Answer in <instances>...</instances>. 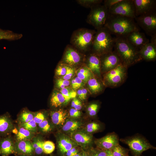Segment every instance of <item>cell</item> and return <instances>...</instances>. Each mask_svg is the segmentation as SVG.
<instances>
[{
	"label": "cell",
	"instance_id": "cell-41",
	"mask_svg": "<svg viewBox=\"0 0 156 156\" xmlns=\"http://www.w3.org/2000/svg\"><path fill=\"white\" fill-rule=\"evenodd\" d=\"M70 84L69 80L64 79L61 78L57 79L56 81V85L57 87L60 89L67 87Z\"/></svg>",
	"mask_w": 156,
	"mask_h": 156
},
{
	"label": "cell",
	"instance_id": "cell-44",
	"mask_svg": "<svg viewBox=\"0 0 156 156\" xmlns=\"http://www.w3.org/2000/svg\"><path fill=\"white\" fill-rule=\"evenodd\" d=\"M122 0H105L103 5L108 10L113 5Z\"/></svg>",
	"mask_w": 156,
	"mask_h": 156
},
{
	"label": "cell",
	"instance_id": "cell-51",
	"mask_svg": "<svg viewBox=\"0 0 156 156\" xmlns=\"http://www.w3.org/2000/svg\"><path fill=\"white\" fill-rule=\"evenodd\" d=\"M80 153L81 156H92L88 151H82Z\"/></svg>",
	"mask_w": 156,
	"mask_h": 156
},
{
	"label": "cell",
	"instance_id": "cell-8",
	"mask_svg": "<svg viewBox=\"0 0 156 156\" xmlns=\"http://www.w3.org/2000/svg\"><path fill=\"white\" fill-rule=\"evenodd\" d=\"M134 19L147 35H156V12L136 17Z\"/></svg>",
	"mask_w": 156,
	"mask_h": 156
},
{
	"label": "cell",
	"instance_id": "cell-46",
	"mask_svg": "<svg viewBox=\"0 0 156 156\" xmlns=\"http://www.w3.org/2000/svg\"><path fill=\"white\" fill-rule=\"evenodd\" d=\"M69 115L70 116L73 118H77L79 117L81 115V112L74 108L71 109L69 111Z\"/></svg>",
	"mask_w": 156,
	"mask_h": 156
},
{
	"label": "cell",
	"instance_id": "cell-56",
	"mask_svg": "<svg viewBox=\"0 0 156 156\" xmlns=\"http://www.w3.org/2000/svg\"><path fill=\"white\" fill-rule=\"evenodd\" d=\"M1 155V151H0V155Z\"/></svg>",
	"mask_w": 156,
	"mask_h": 156
},
{
	"label": "cell",
	"instance_id": "cell-49",
	"mask_svg": "<svg viewBox=\"0 0 156 156\" xmlns=\"http://www.w3.org/2000/svg\"><path fill=\"white\" fill-rule=\"evenodd\" d=\"M83 96V100L85 99L88 93L87 90L85 88L81 89Z\"/></svg>",
	"mask_w": 156,
	"mask_h": 156
},
{
	"label": "cell",
	"instance_id": "cell-50",
	"mask_svg": "<svg viewBox=\"0 0 156 156\" xmlns=\"http://www.w3.org/2000/svg\"><path fill=\"white\" fill-rule=\"evenodd\" d=\"M71 85L72 89L74 90H77V86L76 82L74 79H73L72 80L71 82Z\"/></svg>",
	"mask_w": 156,
	"mask_h": 156
},
{
	"label": "cell",
	"instance_id": "cell-24",
	"mask_svg": "<svg viewBox=\"0 0 156 156\" xmlns=\"http://www.w3.org/2000/svg\"><path fill=\"white\" fill-rule=\"evenodd\" d=\"M15 128L16 129L14 138L15 141L31 140L36 134L18 125L15 127Z\"/></svg>",
	"mask_w": 156,
	"mask_h": 156
},
{
	"label": "cell",
	"instance_id": "cell-16",
	"mask_svg": "<svg viewBox=\"0 0 156 156\" xmlns=\"http://www.w3.org/2000/svg\"><path fill=\"white\" fill-rule=\"evenodd\" d=\"M125 37L131 45L138 50L150 42L144 33L140 32L139 30L133 31Z\"/></svg>",
	"mask_w": 156,
	"mask_h": 156
},
{
	"label": "cell",
	"instance_id": "cell-15",
	"mask_svg": "<svg viewBox=\"0 0 156 156\" xmlns=\"http://www.w3.org/2000/svg\"><path fill=\"white\" fill-rule=\"evenodd\" d=\"M77 145L88 148L94 143L92 134L86 131L77 130L71 133L70 137Z\"/></svg>",
	"mask_w": 156,
	"mask_h": 156
},
{
	"label": "cell",
	"instance_id": "cell-35",
	"mask_svg": "<svg viewBox=\"0 0 156 156\" xmlns=\"http://www.w3.org/2000/svg\"><path fill=\"white\" fill-rule=\"evenodd\" d=\"M18 125L23 127L33 133L35 134L38 133L37 125L33 120L27 123Z\"/></svg>",
	"mask_w": 156,
	"mask_h": 156
},
{
	"label": "cell",
	"instance_id": "cell-31",
	"mask_svg": "<svg viewBox=\"0 0 156 156\" xmlns=\"http://www.w3.org/2000/svg\"><path fill=\"white\" fill-rule=\"evenodd\" d=\"M104 126L99 121H94L90 122L86 127V131L92 134V133L99 132L103 129Z\"/></svg>",
	"mask_w": 156,
	"mask_h": 156
},
{
	"label": "cell",
	"instance_id": "cell-54",
	"mask_svg": "<svg viewBox=\"0 0 156 156\" xmlns=\"http://www.w3.org/2000/svg\"><path fill=\"white\" fill-rule=\"evenodd\" d=\"M74 156H81V153H78Z\"/></svg>",
	"mask_w": 156,
	"mask_h": 156
},
{
	"label": "cell",
	"instance_id": "cell-22",
	"mask_svg": "<svg viewBox=\"0 0 156 156\" xmlns=\"http://www.w3.org/2000/svg\"><path fill=\"white\" fill-rule=\"evenodd\" d=\"M88 88L91 94L97 95L101 92L106 87L101 78L94 76L87 82Z\"/></svg>",
	"mask_w": 156,
	"mask_h": 156
},
{
	"label": "cell",
	"instance_id": "cell-43",
	"mask_svg": "<svg viewBox=\"0 0 156 156\" xmlns=\"http://www.w3.org/2000/svg\"><path fill=\"white\" fill-rule=\"evenodd\" d=\"M66 72L65 75L62 77L63 79L69 80L73 76L74 73V69L70 66L66 64Z\"/></svg>",
	"mask_w": 156,
	"mask_h": 156
},
{
	"label": "cell",
	"instance_id": "cell-7",
	"mask_svg": "<svg viewBox=\"0 0 156 156\" xmlns=\"http://www.w3.org/2000/svg\"><path fill=\"white\" fill-rule=\"evenodd\" d=\"M109 15L108 10L103 5L99 4L90 9L86 22L97 30L104 27Z\"/></svg>",
	"mask_w": 156,
	"mask_h": 156
},
{
	"label": "cell",
	"instance_id": "cell-29",
	"mask_svg": "<svg viewBox=\"0 0 156 156\" xmlns=\"http://www.w3.org/2000/svg\"><path fill=\"white\" fill-rule=\"evenodd\" d=\"M23 35L21 34L14 33L9 30H4L0 28V40H16L21 38Z\"/></svg>",
	"mask_w": 156,
	"mask_h": 156
},
{
	"label": "cell",
	"instance_id": "cell-1",
	"mask_svg": "<svg viewBox=\"0 0 156 156\" xmlns=\"http://www.w3.org/2000/svg\"><path fill=\"white\" fill-rule=\"evenodd\" d=\"M104 26L116 37H125L131 32L140 29L134 18L110 14Z\"/></svg>",
	"mask_w": 156,
	"mask_h": 156
},
{
	"label": "cell",
	"instance_id": "cell-12",
	"mask_svg": "<svg viewBox=\"0 0 156 156\" xmlns=\"http://www.w3.org/2000/svg\"><path fill=\"white\" fill-rule=\"evenodd\" d=\"M120 139L118 135L114 132L108 133L104 136L94 140L96 147L106 151L112 150L119 144Z\"/></svg>",
	"mask_w": 156,
	"mask_h": 156
},
{
	"label": "cell",
	"instance_id": "cell-45",
	"mask_svg": "<svg viewBox=\"0 0 156 156\" xmlns=\"http://www.w3.org/2000/svg\"><path fill=\"white\" fill-rule=\"evenodd\" d=\"M71 107L78 110H79L82 108L81 102L78 99L74 98L71 104Z\"/></svg>",
	"mask_w": 156,
	"mask_h": 156
},
{
	"label": "cell",
	"instance_id": "cell-17",
	"mask_svg": "<svg viewBox=\"0 0 156 156\" xmlns=\"http://www.w3.org/2000/svg\"><path fill=\"white\" fill-rule=\"evenodd\" d=\"M14 138L10 135L0 138V151L1 156L16 154Z\"/></svg>",
	"mask_w": 156,
	"mask_h": 156
},
{
	"label": "cell",
	"instance_id": "cell-3",
	"mask_svg": "<svg viewBox=\"0 0 156 156\" xmlns=\"http://www.w3.org/2000/svg\"><path fill=\"white\" fill-rule=\"evenodd\" d=\"M114 38L104 26L96 31L91 49V52L99 56L112 51L114 47Z\"/></svg>",
	"mask_w": 156,
	"mask_h": 156
},
{
	"label": "cell",
	"instance_id": "cell-13",
	"mask_svg": "<svg viewBox=\"0 0 156 156\" xmlns=\"http://www.w3.org/2000/svg\"><path fill=\"white\" fill-rule=\"evenodd\" d=\"M136 17L156 11L155 0H133Z\"/></svg>",
	"mask_w": 156,
	"mask_h": 156
},
{
	"label": "cell",
	"instance_id": "cell-57",
	"mask_svg": "<svg viewBox=\"0 0 156 156\" xmlns=\"http://www.w3.org/2000/svg\"></svg>",
	"mask_w": 156,
	"mask_h": 156
},
{
	"label": "cell",
	"instance_id": "cell-9",
	"mask_svg": "<svg viewBox=\"0 0 156 156\" xmlns=\"http://www.w3.org/2000/svg\"><path fill=\"white\" fill-rule=\"evenodd\" d=\"M109 14L135 18V9L133 0H122L109 10Z\"/></svg>",
	"mask_w": 156,
	"mask_h": 156
},
{
	"label": "cell",
	"instance_id": "cell-39",
	"mask_svg": "<svg viewBox=\"0 0 156 156\" xmlns=\"http://www.w3.org/2000/svg\"><path fill=\"white\" fill-rule=\"evenodd\" d=\"M88 151L92 156H107L105 151L97 147L91 146L88 148Z\"/></svg>",
	"mask_w": 156,
	"mask_h": 156
},
{
	"label": "cell",
	"instance_id": "cell-20",
	"mask_svg": "<svg viewBox=\"0 0 156 156\" xmlns=\"http://www.w3.org/2000/svg\"><path fill=\"white\" fill-rule=\"evenodd\" d=\"M57 136V147L60 151L62 154H66L72 148L78 145L70 137L65 134Z\"/></svg>",
	"mask_w": 156,
	"mask_h": 156
},
{
	"label": "cell",
	"instance_id": "cell-32",
	"mask_svg": "<svg viewBox=\"0 0 156 156\" xmlns=\"http://www.w3.org/2000/svg\"><path fill=\"white\" fill-rule=\"evenodd\" d=\"M60 92L65 98V103H67L71 99L75 98L77 95V93L74 90L68 87L61 89Z\"/></svg>",
	"mask_w": 156,
	"mask_h": 156
},
{
	"label": "cell",
	"instance_id": "cell-33",
	"mask_svg": "<svg viewBox=\"0 0 156 156\" xmlns=\"http://www.w3.org/2000/svg\"><path fill=\"white\" fill-rule=\"evenodd\" d=\"M111 151L114 156H129V149L122 146L119 144Z\"/></svg>",
	"mask_w": 156,
	"mask_h": 156
},
{
	"label": "cell",
	"instance_id": "cell-30",
	"mask_svg": "<svg viewBox=\"0 0 156 156\" xmlns=\"http://www.w3.org/2000/svg\"><path fill=\"white\" fill-rule=\"evenodd\" d=\"M37 127L38 133L42 135L50 133L53 130L54 126L52 122L47 119L38 124Z\"/></svg>",
	"mask_w": 156,
	"mask_h": 156
},
{
	"label": "cell",
	"instance_id": "cell-25",
	"mask_svg": "<svg viewBox=\"0 0 156 156\" xmlns=\"http://www.w3.org/2000/svg\"><path fill=\"white\" fill-rule=\"evenodd\" d=\"M35 156H40L44 153L43 146L45 141L42 135L38 133L31 140Z\"/></svg>",
	"mask_w": 156,
	"mask_h": 156
},
{
	"label": "cell",
	"instance_id": "cell-21",
	"mask_svg": "<svg viewBox=\"0 0 156 156\" xmlns=\"http://www.w3.org/2000/svg\"><path fill=\"white\" fill-rule=\"evenodd\" d=\"M15 146L16 151V155L35 156L34 150L31 140L15 141Z\"/></svg>",
	"mask_w": 156,
	"mask_h": 156
},
{
	"label": "cell",
	"instance_id": "cell-5",
	"mask_svg": "<svg viewBox=\"0 0 156 156\" xmlns=\"http://www.w3.org/2000/svg\"><path fill=\"white\" fill-rule=\"evenodd\" d=\"M120 141L127 145L133 156H141L142 153L149 149H156V147L144 136L139 133L120 139Z\"/></svg>",
	"mask_w": 156,
	"mask_h": 156
},
{
	"label": "cell",
	"instance_id": "cell-55",
	"mask_svg": "<svg viewBox=\"0 0 156 156\" xmlns=\"http://www.w3.org/2000/svg\"><path fill=\"white\" fill-rule=\"evenodd\" d=\"M15 156H27L25 155H16Z\"/></svg>",
	"mask_w": 156,
	"mask_h": 156
},
{
	"label": "cell",
	"instance_id": "cell-6",
	"mask_svg": "<svg viewBox=\"0 0 156 156\" xmlns=\"http://www.w3.org/2000/svg\"><path fill=\"white\" fill-rule=\"evenodd\" d=\"M128 68L121 64L104 74L103 81L105 86L118 87L125 81L127 77Z\"/></svg>",
	"mask_w": 156,
	"mask_h": 156
},
{
	"label": "cell",
	"instance_id": "cell-38",
	"mask_svg": "<svg viewBox=\"0 0 156 156\" xmlns=\"http://www.w3.org/2000/svg\"><path fill=\"white\" fill-rule=\"evenodd\" d=\"M55 148V145L53 142L49 140L44 141L43 146L44 153L47 154H51L53 152Z\"/></svg>",
	"mask_w": 156,
	"mask_h": 156
},
{
	"label": "cell",
	"instance_id": "cell-42",
	"mask_svg": "<svg viewBox=\"0 0 156 156\" xmlns=\"http://www.w3.org/2000/svg\"><path fill=\"white\" fill-rule=\"evenodd\" d=\"M66 64L60 63L57 66L55 70V74L58 76H64L66 72Z\"/></svg>",
	"mask_w": 156,
	"mask_h": 156
},
{
	"label": "cell",
	"instance_id": "cell-48",
	"mask_svg": "<svg viewBox=\"0 0 156 156\" xmlns=\"http://www.w3.org/2000/svg\"><path fill=\"white\" fill-rule=\"evenodd\" d=\"M74 79L76 82L77 89L82 88L84 85L85 83L78 77H75Z\"/></svg>",
	"mask_w": 156,
	"mask_h": 156
},
{
	"label": "cell",
	"instance_id": "cell-27",
	"mask_svg": "<svg viewBox=\"0 0 156 156\" xmlns=\"http://www.w3.org/2000/svg\"><path fill=\"white\" fill-rule=\"evenodd\" d=\"M82 124L81 122L74 120H68L66 121L63 125L62 129L63 131L71 133L77 131L81 127Z\"/></svg>",
	"mask_w": 156,
	"mask_h": 156
},
{
	"label": "cell",
	"instance_id": "cell-2",
	"mask_svg": "<svg viewBox=\"0 0 156 156\" xmlns=\"http://www.w3.org/2000/svg\"><path fill=\"white\" fill-rule=\"evenodd\" d=\"M114 49L122 61L128 68L142 60L139 50L131 45L125 37L114 38Z\"/></svg>",
	"mask_w": 156,
	"mask_h": 156
},
{
	"label": "cell",
	"instance_id": "cell-53",
	"mask_svg": "<svg viewBox=\"0 0 156 156\" xmlns=\"http://www.w3.org/2000/svg\"><path fill=\"white\" fill-rule=\"evenodd\" d=\"M105 151L106 153L107 156H114L111 151L107 150Z\"/></svg>",
	"mask_w": 156,
	"mask_h": 156
},
{
	"label": "cell",
	"instance_id": "cell-52",
	"mask_svg": "<svg viewBox=\"0 0 156 156\" xmlns=\"http://www.w3.org/2000/svg\"><path fill=\"white\" fill-rule=\"evenodd\" d=\"M77 93L78 95L79 99L82 100H83V96L81 89L78 90L77 91Z\"/></svg>",
	"mask_w": 156,
	"mask_h": 156
},
{
	"label": "cell",
	"instance_id": "cell-47",
	"mask_svg": "<svg viewBox=\"0 0 156 156\" xmlns=\"http://www.w3.org/2000/svg\"><path fill=\"white\" fill-rule=\"evenodd\" d=\"M78 151L77 146H76L67 151L66 154L67 156H74L78 153Z\"/></svg>",
	"mask_w": 156,
	"mask_h": 156
},
{
	"label": "cell",
	"instance_id": "cell-14",
	"mask_svg": "<svg viewBox=\"0 0 156 156\" xmlns=\"http://www.w3.org/2000/svg\"><path fill=\"white\" fill-rule=\"evenodd\" d=\"M151 37V42L139 50L142 60L151 62L155 61L156 59V36Z\"/></svg>",
	"mask_w": 156,
	"mask_h": 156
},
{
	"label": "cell",
	"instance_id": "cell-10",
	"mask_svg": "<svg viewBox=\"0 0 156 156\" xmlns=\"http://www.w3.org/2000/svg\"><path fill=\"white\" fill-rule=\"evenodd\" d=\"M100 57L101 73L104 74L122 64L120 57L114 50L101 55Z\"/></svg>",
	"mask_w": 156,
	"mask_h": 156
},
{
	"label": "cell",
	"instance_id": "cell-40",
	"mask_svg": "<svg viewBox=\"0 0 156 156\" xmlns=\"http://www.w3.org/2000/svg\"><path fill=\"white\" fill-rule=\"evenodd\" d=\"M77 77L81 79L84 83L87 82L94 75L92 73L88 74L82 73L78 71L76 73Z\"/></svg>",
	"mask_w": 156,
	"mask_h": 156
},
{
	"label": "cell",
	"instance_id": "cell-37",
	"mask_svg": "<svg viewBox=\"0 0 156 156\" xmlns=\"http://www.w3.org/2000/svg\"><path fill=\"white\" fill-rule=\"evenodd\" d=\"M47 115L46 113L43 111H39L34 112L33 120L38 125L45 119H47Z\"/></svg>",
	"mask_w": 156,
	"mask_h": 156
},
{
	"label": "cell",
	"instance_id": "cell-4",
	"mask_svg": "<svg viewBox=\"0 0 156 156\" xmlns=\"http://www.w3.org/2000/svg\"><path fill=\"white\" fill-rule=\"evenodd\" d=\"M96 32L93 29L78 28L73 32L70 44L81 52L91 50Z\"/></svg>",
	"mask_w": 156,
	"mask_h": 156
},
{
	"label": "cell",
	"instance_id": "cell-23",
	"mask_svg": "<svg viewBox=\"0 0 156 156\" xmlns=\"http://www.w3.org/2000/svg\"><path fill=\"white\" fill-rule=\"evenodd\" d=\"M51 122L54 126L63 125L66 121L67 113L64 110L60 109L51 111L50 113Z\"/></svg>",
	"mask_w": 156,
	"mask_h": 156
},
{
	"label": "cell",
	"instance_id": "cell-28",
	"mask_svg": "<svg viewBox=\"0 0 156 156\" xmlns=\"http://www.w3.org/2000/svg\"><path fill=\"white\" fill-rule=\"evenodd\" d=\"M34 119V112L24 108L18 114L16 119L17 125L27 123Z\"/></svg>",
	"mask_w": 156,
	"mask_h": 156
},
{
	"label": "cell",
	"instance_id": "cell-26",
	"mask_svg": "<svg viewBox=\"0 0 156 156\" xmlns=\"http://www.w3.org/2000/svg\"><path fill=\"white\" fill-rule=\"evenodd\" d=\"M50 103L52 107L57 108L65 103V100L60 92L55 90L53 91L51 96Z\"/></svg>",
	"mask_w": 156,
	"mask_h": 156
},
{
	"label": "cell",
	"instance_id": "cell-36",
	"mask_svg": "<svg viewBox=\"0 0 156 156\" xmlns=\"http://www.w3.org/2000/svg\"><path fill=\"white\" fill-rule=\"evenodd\" d=\"M99 107V104L97 102H93L90 104L87 107V111L89 116L92 117H95Z\"/></svg>",
	"mask_w": 156,
	"mask_h": 156
},
{
	"label": "cell",
	"instance_id": "cell-34",
	"mask_svg": "<svg viewBox=\"0 0 156 156\" xmlns=\"http://www.w3.org/2000/svg\"><path fill=\"white\" fill-rule=\"evenodd\" d=\"M77 3L81 6L87 8H92L94 7L101 4L102 0H77Z\"/></svg>",
	"mask_w": 156,
	"mask_h": 156
},
{
	"label": "cell",
	"instance_id": "cell-18",
	"mask_svg": "<svg viewBox=\"0 0 156 156\" xmlns=\"http://www.w3.org/2000/svg\"><path fill=\"white\" fill-rule=\"evenodd\" d=\"M15 126L8 113L0 116V138L10 134L13 131Z\"/></svg>",
	"mask_w": 156,
	"mask_h": 156
},
{
	"label": "cell",
	"instance_id": "cell-11",
	"mask_svg": "<svg viewBox=\"0 0 156 156\" xmlns=\"http://www.w3.org/2000/svg\"><path fill=\"white\" fill-rule=\"evenodd\" d=\"M80 52L70 44L67 45L65 49L62 63L71 66L80 64L84 60L83 55Z\"/></svg>",
	"mask_w": 156,
	"mask_h": 156
},
{
	"label": "cell",
	"instance_id": "cell-19",
	"mask_svg": "<svg viewBox=\"0 0 156 156\" xmlns=\"http://www.w3.org/2000/svg\"><path fill=\"white\" fill-rule=\"evenodd\" d=\"M86 66L95 76L101 78V69L100 56L91 53L86 58Z\"/></svg>",
	"mask_w": 156,
	"mask_h": 156
}]
</instances>
